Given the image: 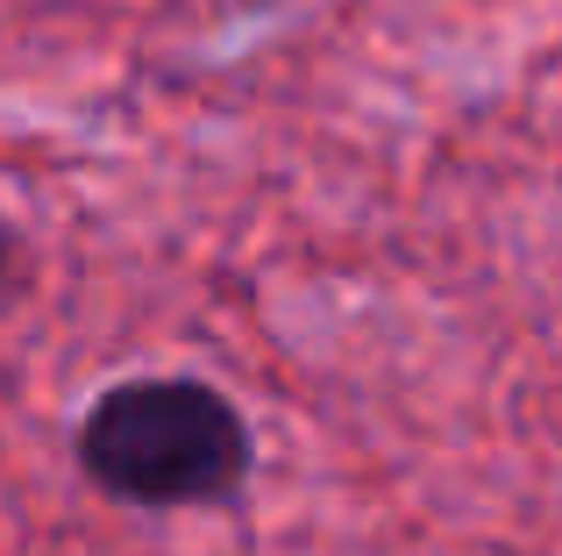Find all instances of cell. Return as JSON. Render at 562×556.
<instances>
[{
    "mask_svg": "<svg viewBox=\"0 0 562 556\" xmlns=\"http://www.w3.org/2000/svg\"><path fill=\"white\" fill-rule=\"evenodd\" d=\"M79 464L128 507H206L249 478V421L200 378H128L79 421Z\"/></svg>",
    "mask_w": 562,
    "mask_h": 556,
    "instance_id": "1",
    "label": "cell"
},
{
    "mask_svg": "<svg viewBox=\"0 0 562 556\" xmlns=\"http://www.w3.org/2000/svg\"><path fill=\"white\" fill-rule=\"evenodd\" d=\"M8 271H14V236L0 229V278H8Z\"/></svg>",
    "mask_w": 562,
    "mask_h": 556,
    "instance_id": "2",
    "label": "cell"
}]
</instances>
